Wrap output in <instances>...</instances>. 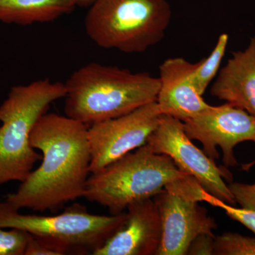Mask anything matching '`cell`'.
<instances>
[{
	"label": "cell",
	"instance_id": "9a60e30c",
	"mask_svg": "<svg viewBox=\"0 0 255 255\" xmlns=\"http://www.w3.org/2000/svg\"><path fill=\"white\" fill-rule=\"evenodd\" d=\"M228 41L229 36L228 33H221L211 54L199 63H195L193 80L201 95L205 93L210 84L219 73L221 63L227 49Z\"/></svg>",
	"mask_w": 255,
	"mask_h": 255
},
{
	"label": "cell",
	"instance_id": "d6986e66",
	"mask_svg": "<svg viewBox=\"0 0 255 255\" xmlns=\"http://www.w3.org/2000/svg\"><path fill=\"white\" fill-rule=\"evenodd\" d=\"M228 185L236 204L243 209L255 210V184L233 182Z\"/></svg>",
	"mask_w": 255,
	"mask_h": 255
},
{
	"label": "cell",
	"instance_id": "277c9868",
	"mask_svg": "<svg viewBox=\"0 0 255 255\" xmlns=\"http://www.w3.org/2000/svg\"><path fill=\"white\" fill-rule=\"evenodd\" d=\"M185 175L169 156L155 153L145 144L90 174L83 197L107 208L112 215L122 214L132 203L152 199Z\"/></svg>",
	"mask_w": 255,
	"mask_h": 255
},
{
	"label": "cell",
	"instance_id": "52a82bcc",
	"mask_svg": "<svg viewBox=\"0 0 255 255\" xmlns=\"http://www.w3.org/2000/svg\"><path fill=\"white\" fill-rule=\"evenodd\" d=\"M146 144L155 153L169 156L178 168L196 179L210 194L236 205L234 196L224 181L229 179L231 173L218 167L214 159L193 144L182 121L162 115Z\"/></svg>",
	"mask_w": 255,
	"mask_h": 255
},
{
	"label": "cell",
	"instance_id": "5b68a950",
	"mask_svg": "<svg viewBox=\"0 0 255 255\" xmlns=\"http://www.w3.org/2000/svg\"><path fill=\"white\" fill-rule=\"evenodd\" d=\"M172 15L167 0H95L85 31L101 48L143 53L162 41Z\"/></svg>",
	"mask_w": 255,
	"mask_h": 255
},
{
	"label": "cell",
	"instance_id": "5bb4252c",
	"mask_svg": "<svg viewBox=\"0 0 255 255\" xmlns=\"http://www.w3.org/2000/svg\"><path fill=\"white\" fill-rule=\"evenodd\" d=\"M75 6L73 0H0V21L20 25L49 22Z\"/></svg>",
	"mask_w": 255,
	"mask_h": 255
},
{
	"label": "cell",
	"instance_id": "4fadbf2b",
	"mask_svg": "<svg viewBox=\"0 0 255 255\" xmlns=\"http://www.w3.org/2000/svg\"><path fill=\"white\" fill-rule=\"evenodd\" d=\"M211 95L255 116V36L232 57L216 76Z\"/></svg>",
	"mask_w": 255,
	"mask_h": 255
},
{
	"label": "cell",
	"instance_id": "8992f818",
	"mask_svg": "<svg viewBox=\"0 0 255 255\" xmlns=\"http://www.w3.org/2000/svg\"><path fill=\"white\" fill-rule=\"evenodd\" d=\"M126 219V211L100 216L78 204L55 216L24 215L6 201L0 202V228L26 231L58 255H92L123 226Z\"/></svg>",
	"mask_w": 255,
	"mask_h": 255
},
{
	"label": "cell",
	"instance_id": "ac0fdd59",
	"mask_svg": "<svg viewBox=\"0 0 255 255\" xmlns=\"http://www.w3.org/2000/svg\"><path fill=\"white\" fill-rule=\"evenodd\" d=\"M204 201L215 207H219L223 210L228 217L241 223L255 234V210L235 207L234 206L220 200L209 193L206 194Z\"/></svg>",
	"mask_w": 255,
	"mask_h": 255
},
{
	"label": "cell",
	"instance_id": "3957f363",
	"mask_svg": "<svg viewBox=\"0 0 255 255\" xmlns=\"http://www.w3.org/2000/svg\"><path fill=\"white\" fill-rule=\"evenodd\" d=\"M65 95V83L48 79L11 89L0 106V185L23 182L41 160L30 142L32 130L50 105Z\"/></svg>",
	"mask_w": 255,
	"mask_h": 255
},
{
	"label": "cell",
	"instance_id": "6da1fadb",
	"mask_svg": "<svg viewBox=\"0 0 255 255\" xmlns=\"http://www.w3.org/2000/svg\"><path fill=\"white\" fill-rule=\"evenodd\" d=\"M87 132V125L79 121L45 114L30 137L32 147L42 152L41 165L5 201L18 211L43 212L83 197L91 174Z\"/></svg>",
	"mask_w": 255,
	"mask_h": 255
},
{
	"label": "cell",
	"instance_id": "ffe728a7",
	"mask_svg": "<svg viewBox=\"0 0 255 255\" xmlns=\"http://www.w3.org/2000/svg\"><path fill=\"white\" fill-rule=\"evenodd\" d=\"M215 235L201 234L191 242L188 255H213L214 252Z\"/></svg>",
	"mask_w": 255,
	"mask_h": 255
},
{
	"label": "cell",
	"instance_id": "7402d4cb",
	"mask_svg": "<svg viewBox=\"0 0 255 255\" xmlns=\"http://www.w3.org/2000/svg\"><path fill=\"white\" fill-rule=\"evenodd\" d=\"M75 6H81V7H87L90 6L95 0H73Z\"/></svg>",
	"mask_w": 255,
	"mask_h": 255
},
{
	"label": "cell",
	"instance_id": "8fae6325",
	"mask_svg": "<svg viewBox=\"0 0 255 255\" xmlns=\"http://www.w3.org/2000/svg\"><path fill=\"white\" fill-rule=\"evenodd\" d=\"M127 219L93 255H157L162 239V221L153 199L128 206Z\"/></svg>",
	"mask_w": 255,
	"mask_h": 255
},
{
	"label": "cell",
	"instance_id": "ba28073f",
	"mask_svg": "<svg viewBox=\"0 0 255 255\" xmlns=\"http://www.w3.org/2000/svg\"><path fill=\"white\" fill-rule=\"evenodd\" d=\"M162 115L153 102L117 118L92 124L87 132L91 173L145 145Z\"/></svg>",
	"mask_w": 255,
	"mask_h": 255
},
{
	"label": "cell",
	"instance_id": "2e32d148",
	"mask_svg": "<svg viewBox=\"0 0 255 255\" xmlns=\"http://www.w3.org/2000/svg\"><path fill=\"white\" fill-rule=\"evenodd\" d=\"M214 255H255V238L225 233L215 237Z\"/></svg>",
	"mask_w": 255,
	"mask_h": 255
},
{
	"label": "cell",
	"instance_id": "e0dca14e",
	"mask_svg": "<svg viewBox=\"0 0 255 255\" xmlns=\"http://www.w3.org/2000/svg\"><path fill=\"white\" fill-rule=\"evenodd\" d=\"M31 236L18 228H0V255H24Z\"/></svg>",
	"mask_w": 255,
	"mask_h": 255
},
{
	"label": "cell",
	"instance_id": "30bf717a",
	"mask_svg": "<svg viewBox=\"0 0 255 255\" xmlns=\"http://www.w3.org/2000/svg\"><path fill=\"white\" fill-rule=\"evenodd\" d=\"M153 200L160 214L162 239L157 255H186L199 235H214L217 224L199 203L162 189Z\"/></svg>",
	"mask_w": 255,
	"mask_h": 255
},
{
	"label": "cell",
	"instance_id": "9c48e42d",
	"mask_svg": "<svg viewBox=\"0 0 255 255\" xmlns=\"http://www.w3.org/2000/svg\"><path fill=\"white\" fill-rule=\"evenodd\" d=\"M183 124L188 137L200 142L210 158L219 159L217 147H221L226 167L238 165L234 154L238 144L255 142V116L228 103L217 107L210 105Z\"/></svg>",
	"mask_w": 255,
	"mask_h": 255
},
{
	"label": "cell",
	"instance_id": "7c38bea8",
	"mask_svg": "<svg viewBox=\"0 0 255 255\" xmlns=\"http://www.w3.org/2000/svg\"><path fill=\"white\" fill-rule=\"evenodd\" d=\"M195 63L183 58H171L159 66L157 105L162 115L182 122L194 118L209 108L193 80Z\"/></svg>",
	"mask_w": 255,
	"mask_h": 255
},
{
	"label": "cell",
	"instance_id": "7a4b0ae2",
	"mask_svg": "<svg viewBox=\"0 0 255 255\" xmlns=\"http://www.w3.org/2000/svg\"><path fill=\"white\" fill-rule=\"evenodd\" d=\"M159 85L148 73L89 63L65 83V116L86 125L117 118L156 102Z\"/></svg>",
	"mask_w": 255,
	"mask_h": 255
},
{
	"label": "cell",
	"instance_id": "44dd1931",
	"mask_svg": "<svg viewBox=\"0 0 255 255\" xmlns=\"http://www.w3.org/2000/svg\"><path fill=\"white\" fill-rule=\"evenodd\" d=\"M24 255H58V254L46 243L32 236L26 246Z\"/></svg>",
	"mask_w": 255,
	"mask_h": 255
}]
</instances>
